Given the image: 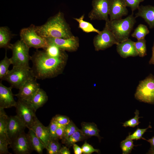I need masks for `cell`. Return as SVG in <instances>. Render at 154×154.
Instances as JSON below:
<instances>
[{
	"label": "cell",
	"instance_id": "5b68a950",
	"mask_svg": "<svg viewBox=\"0 0 154 154\" xmlns=\"http://www.w3.org/2000/svg\"><path fill=\"white\" fill-rule=\"evenodd\" d=\"M33 78L31 68L13 66L2 80L7 81L13 88L19 89L27 81Z\"/></svg>",
	"mask_w": 154,
	"mask_h": 154
},
{
	"label": "cell",
	"instance_id": "44dd1931",
	"mask_svg": "<svg viewBox=\"0 0 154 154\" xmlns=\"http://www.w3.org/2000/svg\"><path fill=\"white\" fill-rule=\"evenodd\" d=\"M28 129L29 131L27 134L33 151L39 154H42L43 149H45L44 146L33 130L31 128Z\"/></svg>",
	"mask_w": 154,
	"mask_h": 154
},
{
	"label": "cell",
	"instance_id": "7c38bea8",
	"mask_svg": "<svg viewBox=\"0 0 154 154\" xmlns=\"http://www.w3.org/2000/svg\"><path fill=\"white\" fill-rule=\"evenodd\" d=\"M37 79L33 78L28 80L19 89L18 93L15 96L18 99L29 102L40 88Z\"/></svg>",
	"mask_w": 154,
	"mask_h": 154
},
{
	"label": "cell",
	"instance_id": "f35d334b",
	"mask_svg": "<svg viewBox=\"0 0 154 154\" xmlns=\"http://www.w3.org/2000/svg\"><path fill=\"white\" fill-rule=\"evenodd\" d=\"M127 6L130 7L132 12L138 9L140 3L144 0H125Z\"/></svg>",
	"mask_w": 154,
	"mask_h": 154
},
{
	"label": "cell",
	"instance_id": "603a6c76",
	"mask_svg": "<svg viewBox=\"0 0 154 154\" xmlns=\"http://www.w3.org/2000/svg\"><path fill=\"white\" fill-rule=\"evenodd\" d=\"M9 117L7 114L4 109L0 108V137L11 142L7 134V126Z\"/></svg>",
	"mask_w": 154,
	"mask_h": 154
},
{
	"label": "cell",
	"instance_id": "f6af8a7d",
	"mask_svg": "<svg viewBox=\"0 0 154 154\" xmlns=\"http://www.w3.org/2000/svg\"><path fill=\"white\" fill-rule=\"evenodd\" d=\"M150 64L154 65V42L152 48V55L149 62Z\"/></svg>",
	"mask_w": 154,
	"mask_h": 154
},
{
	"label": "cell",
	"instance_id": "d6986e66",
	"mask_svg": "<svg viewBox=\"0 0 154 154\" xmlns=\"http://www.w3.org/2000/svg\"><path fill=\"white\" fill-rule=\"evenodd\" d=\"M138 12L135 14V18H143L150 29L154 27V6L151 5L139 6Z\"/></svg>",
	"mask_w": 154,
	"mask_h": 154
},
{
	"label": "cell",
	"instance_id": "e0dca14e",
	"mask_svg": "<svg viewBox=\"0 0 154 154\" xmlns=\"http://www.w3.org/2000/svg\"><path fill=\"white\" fill-rule=\"evenodd\" d=\"M116 50L118 54L123 58L138 56L135 42L129 38L122 42L118 43L116 44Z\"/></svg>",
	"mask_w": 154,
	"mask_h": 154
},
{
	"label": "cell",
	"instance_id": "cb8c5ba5",
	"mask_svg": "<svg viewBox=\"0 0 154 154\" xmlns=\"http://www.w3.org/2000/svg\"><path fill=\"white\" fill-rule=\"evenodd\" d=\"M81 130L86 137L95 136L100 139L101 137L99 134L100 131L95 123L83 122L81 123Z\"/></svg>",
	"mask_w": 154,
	"mask_h": 154
},
{
	"label": "cell",
	"instance_id": "8fae6325",
	"mask_svg": "<svg viewBox=\"0 0 154 154\" xmlns=\"http://www.w3.org/2000/svg\"><path fill=\"white\" fill-rule=\"evenodd\" d=\"M10 145L16 154H29L33 151L28 135L24 131L13 140Z\"/></svg>",
	"mask_w": 154,
	"mask_h": 154
},
{
	"label": "cell",
	"instance_id": "d4e9b609",
	"mask_svg": "<svg viewBox=\"0 0 154 154\" xmlns=\"http://www.w3.org/2000/svg\"><path fill=\"white\" fill-rule=\"evenodd\" d=\"M84 15L79 18H74L78 23V27L83 31L86 33L96 32L99 33L101 31L95 28L90 23L84 20Z\"/></svg>",
	"mask_w": 154,
	"mask_h": 154
},
{
	"label": "cell",
	"instance_id": "f546056e",
	"mask_svg": "<svg viewBox=\"0 0 154 154\" xmlns=\"http://www.w3.org/2000/svg\"><path fill=\"white\" fill-rule=\"evenodd\" d=\"M135 44L139 56L143 57L147 55L146 40L145 38L138 40L135 42Z\"/></svg>",
	"mask_w": 154,
	"mask_h": 154
},
{
	"label": "cell",
	"instance_id": "ffe728a7",
	"mask_svg": "<svg viewBox=\"0 0 154 154\" xmlns=\"http://www.w3.org/2000/svg\"><path fill=\"white\" fill-rule=\"evenodd\" d=\"M48 100V96L46 92L42 89L40 88L29 102L36 111L37 109L43 106Z\"/></svg>",
	"mask_w": 154,
	"mask_h": 154
},
{
	"label": "cell",
	"instance_id": "7402d4cb",
	"mask_svg": "<svg viewBox=\"0 0 154 154\" xmlns=\"http://www.w3.org/2000/svg\"><path fill=\"white\" fill-rule=\"evenodd\" d=\"M13 35L8 27L4 26L0 27V47L10 49L11 44L10 41Z\"/></svg>",
	"mask_w": 154,
	"mask_h": 154
},
{
	"label": "cell",
	"instance_id": "1f68e13d",
	"mask_svg": "<svg viewBox=\"0 0 154 154\" xmlns=\"http://www.w3.org/2000/svg\"><path fill=\"white\" fill-rule=\"evenodd\" d=\"M135 145L133 144L132 140L127 137L120 143V147L123 154H128L131 151Z\"/></svg>",
	"mask_w": 154,
	"mask_h": 154
},
{
	"label": "cell",
	"instance_id": "f1b7e54d",
	"mask_svg": "<svg viewBox=\"0 0 154 154\" xmlns=\"http://www.w3.org/2000/svg\"><path fill=\"white\" fill-rule=\"evenodd\" d=\"M11 64V60L7 57L6 51L4 58L0 62V78L1 80L7 74L9 67Z\"/></svg>",
	"mask_w": 154,
	"mask_h": 154
},
{
	"label": "cell",
	"instance_id": "3957f363",
	"mask_svg": "<svg viewBox=\"0 0 154 154\" xmlns=\"http://www.w3.org/2000/svg\"><path fill=\"white\" fill-rule=\"evenodd\" d=\"M133 12L124 19L110 20L106 22L105 25L110 30L118 43L129 38L130 34L136 22Z\"/></svg>",
	"mask_w": 154,
	"mask_h": 154
},
{
	"label": "cell",
	"instance_id": "d590c367",
	"mask_svg": "<svg viewBox=\"0 0 154 154\" xmlns=\"http://www.w3.org/2000/svg\"><path fill=\"white\" fill-rule=\"evenodd\" d=\"M58 124L52 118L48 126L51 139H58L56 135V131Z\"/></svg>",
	"mask_w": 154,
	"mask_h": 154
},
{
	"label": "cell",
	"instance_id": "277c9868",
	"mask_svg": "<svg viewBox=\"0 0 154 154\" xmlns=\"http://www.w3.org/2000/svg\"><path fill=\"white\" fill-rule=\"evenodd\" d=\"M29 48L21 39L11 44L10 49L12 50V55L10 59L13 66L31 68L29 63L31 57L29 54Z\"/></svg>",
	"mask_w": 154,
	"mask_h": 154
},
{
	"label": "cell",
	"instance_id": "83f0119b",
	"mask_svg": "<svg viewBox=\"0 0 154 154\" xmlns=\"http://www.w3.org/2000/svg\"><path fill=\"white\" fill-rule=\"evenodd\" d=\"M149 31L147 26L140 24L135 29L131 34V37L136 38L137 40L145 38V36L149 34Z\"/></svg>",
	"mask_w": 154,
	"mask_h": 154
},
{
	"label": "cell",
	"instance_id": "ab89813d",
	"mask_svg": "<svg viewBox=\"0 0 154 154\" xmlns=\"http://www.w3.org/2000/svg\"><path fill=\"white\" fill-rule=\"evenodd\" d=\"M9 142L6 140L0 137V154H11L8 151V145Z\"/></svg>",
	"mask_w": 154,
	"mask_h": 154
},
{
	"label": "cell",
	"instance_id": "4dcf8cb0",
	"mask_svg": "<svg viewBox=\"0 0 154 154\" xmlns=\"http://www.w3.org/2000/svg\"><path fill=\"white\" fill-rule=\"evenodd\" d=\"M58 139H51L46 148L48 154H58L61 146Z\"/></svg>",
	"mask_w": 154,
	"mask_h": 154
},
{
	"label": "cell",
	"instance_id": "60d3db41",
	"mask_svg": "<svg viewBox=\"0 0 154 154\" xmlns=\"http://www.w3.org/2000/svg\"><path fill=\"white\" fill-rule=\"evenodd\" d=\"M66 126L58 124L56 131V135L58 139H62L64 138Z\"/></svg>",
	"mask_w": 154,
	"mask_h": 154
},
{
	"label": "cell",
	"instance_id": "2e32d148",
	"mask_svg": "<svg viewBox=\"0 0 154 154\" xmlns=\"http://www.w3.org/2000/svg\"><path fill=\"white\" fill-rule=\"evenodd\" d=\"M13 88L6 87L0 83V108L3 109L15 107L17 102L15 100L12 91Z\"/></svg>",
	"mask_w": 154,
	"mask_h": 154
},
{
	"label": "cell",
	"instance_id": "9c48e42d",
	"mask_svg": "<svg viewBox=\"0 0 154 154\" xmlns=\"http://www.w3.org/2000/svg\"><path fill=\"white\" fill-rule=\"evenodd\" d=\"M118 43L112 32L105 25L103 30L95 37L93 40L96 51L104 50Z\"/></svg>",
	"mask_w": 154,
	"mask_h": 154
},
{
	"label": "cell",
	"instance_id": "30bf717a",
	"mask_svg": "<svg viewBox=\"0 0 154 154\" xmlns=\"http://www.w3.org/2000/svg\"><path fill=\"white\" fill-rule=\"evenodd\" d=\"M110 0H92V9L88 14L91 20L109 21L108 17Z\"/></svg>",
	"mask_w": 154,
	"mask_h": 154
},
{
	"label": "cell",
	"instance_id": "ba28073f",
	"mask_svg": "<svg viewBox=\"0 0 154 154\" xmlns=\"http://www.w3.org/2000/svg\"><path fill=\"white\" fill-rule=\"evenodd\" d=\"M16 115L28 129L31 128L37 118L36 111L29 102L18 99L15 107Z\"/></svg>",
	"mask_w": 154,
	"mask_h": 154
},
{
	"label": "cell",
	"instance_id": "d6a6232c",
	"mask_svg": "<svg viewBox=\"0 0 154 154\" xmlns=\"http://www.w3.org/2000/svg\"><path fill=\"white\" fill-rule=\"evenodd\" d=\"M135 116L133 118L125 122L123 124V126L124 127H134L138 125L140 122H139V119L142 117H139V111L136 110L134 112Z\"/></svg>",
	"mask_w": 154,
	"mask_h": 154
},
{
	"label": "cell",
	"instance_id": "b9f144b4",
	"mask_svg": "<svg viewBox=\"0 0 154 154\" xmlns=\"http://www.w3.org/2000/svg\"><path fill=\"white\" fill-rule=\"evenodd\" d=\"M70 151L67 147L63 145L60 149L58 154H70Z\"/></svg>",
	"mask_w": 154,
	"mask_h": 154
},
{
	"label": "cell",
	"instance_id": "5bb4252c",
	"mask_svg": "<svg viewBox=\"0 0 154 154\" xmlns=\"http://www.w3.org/2000/svg\"><path fill=\"white\" fill-rule=\"evenodd\" d=\"M26 127L25 124L16 115L9 117L7 134L11 143L14 139L24 131Z\"/></svg>",
	"mask_w": 154,
	"mask_h": 154
},
{
	"label": "cell",
	"instance_id": "8d00e7d4",
	"mask_svg": "<svg viewBox=\"0 0 154 154\" xmlns=\"http://www.w3.org/2000/svg\"><path fill=\"white\" fill-rule=\"evenodd\" d=\"M52 118L58 124L62 125H66L70 121L68 117L64 115H57Z\"/></svg>",
	"mask_w": 154,
	"mask_h": 154
},
{
	"label": "cell",
	"instance_id": "836d02e7",
	"mask_svg": "<svg viewBox=\"0 0 154 154\" xmlns=\"http://www.w3.org/2000/svg\"><path fill=\"white\" fill-rule=\"evenodd\" d=\"M151 127L149 125V126L145 129H140L137 128V129L131 134H130L127 137L132 140H137L142 138V136L149 128Z\"/></svg>",
	"mask_w": 154,
	"mask_h": 154
},
{
	"label": "cell",
	"instance_id": "7a4b0ae2",
	"mask_svg": "<svg viewBox=\"0 0 154 154\" xmlns=\"http://www.w3.org/2000/svg\"><path fill=\"white\" fill-rule=\"evenodd\" d=\"M35 29L38 35L45 38H67L74 36L63 13L60 12L50 18L44 24L35 26Z\"/></svg>",
	"mask_w": 154,
	"mask_h": 154
},
{
	"label": "cell",
	"instance_id": "ac0fdd59",
	"mask_svg": "<svg viewBox=\"0 0 154 154\" xmlns=\"http://www.w3.org/2000/svg\"><path fill=\"white\" fill-rule=\"evenodd\" d=\"M31 129L34 131L46 149L51 139L48 127L44 126L37 118Z\"/></svg>",
	"mask_w": 154,
	"mask_h": 154
},
{
	"label": "cell",
	"instance_id": "6da1fadb",
	"mask_svg": "<svg viewBox=\"0 0 154 154\" xmlns=\"http://www.w3.org/2000/svg\"><path fill=\"white\" fill-rule=\"evenodd\" d=\"M65 56H49L44 50H37L31 57L33 63L31 69L36 79L43 80L56 76L62 72L65 62Z\"/></svg>",
	"mask_w": 154,
	"mask_h": 154
},
{
	"label": "cell",
	"instance_id": "4316f807",
	"mask_svg": "<svg viewBox=\"0 0 154 154\" xmlns=\"http://www.w3.org/2000/svg\"><path fill=\"white\" fill-rule=\"evenodd\" d=\"M43 50L48 55L51 57L60 58L65 56L64 50L54 44H48V46Z\"/></svg>",
	"mask_w": 154,
	"mask_h": 154
},
{
	"label": "cell",
	"instance_id": "ee69618b",
	"mask_svg": "<svg viewBox=\"0 0 154 154\" xmlns=\"http://www.w3.org/2000/svg\"><path fill=\"white\" fill-rule=\"evenodd\" d=\"M72 146L75 154H82L83 153L81 147H80L75 143Z\"/></svg>",
	"mask_w": 154,
	"mask_h": 154
},
{
	"label": "cell",
	"instance_id": "e575fe53",
	"mask_svg": "<svg viewBox=\"0 0 154 154\" xmlns=\"http://www.w3.org/2000/svg\"><path fill=\"white\" fill-rule=\"evenodd\" d=\"M79 129L74 123L70 121V123L66 126L65 135L63 139L70 136Z\"/></svg>",
	"mask_w": 154,
	"mask_h": 154
},
{
	"label": "cell",
	"instance_id": "9a60e30c",
	"mask_svg": "<svg viewBox=\"0 0 154 154\" xmlns=\"http://www.w3.org/2000/svg\"><path fill=\"white\" fill-rule=\"evenodd\" d=\"M125 0H110L109 15L110 20L119 19L127 15L128 11Z\"/></svg>",
	"mask_w": 154,
	"mask_h": 154
},
{
	"label": "cell",
	"instance_id": "7bdbcfd3",
	"mask_svg": "<svg viewBox=\"0 0 154 154\" xmlns=\"http://www.w3.org/2000/svg\"><path fill=\"white\" fill-rule=\"evenodd\" d=\"M142 139L145 140L149 142L150 144L151 147L150 150L149 152V153H150L151 152L154 151V136L151 139L147 140L142 137Z\"/></svg>",
	"mask_w": 154,
	"mask_h": 154
},
{
	"label": "cell",
	"instance_id": "52a82bcc",
	"mask_svg": "<svg viewBox=\"0 0 154 154\" xmlns=\"http://www.w3.org/2000/svg\"><path fill=\"white\" fill-rule=\"evenodd\" d=\"M134 96L140 102L154 104V76L152 75L140 82Z\"/></svg>",
	"mask_w": 154,
	"mask_h": 154
},
{
	"label": "cell",
	"instance_id": "4fadbf2b",
	"mask_svg": "<svg viewBox=\"0 0 154 154\" xmlns=\"http://www.w3.org/2000/svg\"><path fill=\"white\" fill-rule=\"evenodd\" d=\"M46 39L48 44H54L64 50L75 51L79 46L78 38L74 36L67 38H49Z\"/></svg>",
	"mask_w": 154,
	"mask_h": 154
},
{
	"label": "cell",
	"instance_id": "8992f818",
	"mask_svg": "<svg viewBox=\"0 0 154 154\" xmlns=\"http://www.w3.org/2000/svg\"><path fill=\"white\" fill-rule=\"evenodd\" d=\"M35 26L31 24L28 27L21 29L20 33L21 39L30 48H41L44 50L48 46V44L46 38L38 34Z\"/></svg>",
	"mask_w": 154,
	"mask_h": 154
},
{
	"label": "cell",
	"instance_id": "484cf974",
	"mask_svg": "<svg viewBox=\"0 0 154 154\" xmlns=\"http://www.w3.org/2000/svg\"><path fill=\"white\" fill-rule=\"evenodd\" d=\"M86 137L81 130L79 129L70 136L62 139V142L70 147L76 142L83 140Z\"/></svg>",
	"mask_w": 154,
	"mask_h": 154
},
{
	"label": "cell",
	"instance_id": "74e56055",
	"mask_svg": "<svg viewBox=\"0 0 154 154\" xmlns=\"http://www.w3.org/2000/svg\"><path fill=\"white\" fill-rule=\"evenodd\" d=\"M81 148L83 153L84 154H91L94 152L98 153L99 152V149H94L91 145L88 143L86 141H85Z\"/></svg>",
	"mask_w": 154,
	"mask_h": 154
}]
</instances>
